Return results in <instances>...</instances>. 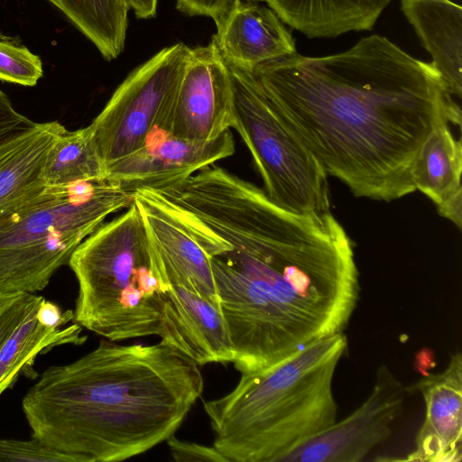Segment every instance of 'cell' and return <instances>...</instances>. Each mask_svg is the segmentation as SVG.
Segmentation results:
<instances>
[{
    "instance_id": "cell-1",
    "label": "cell",
    "mask_w": 462,
    "mask_h": 462,
    "mask_svg": "<svg viewBox=\"0 0 462 462\" xmlns=\"http://www.w3.org/2000/svg\"><path fill=\"white\" fill-rule=\"evenodd\" d=\"M209 257L241 374L344 333L360 300L354 244L330 213H299L217 165L171 195Z\"/></svg>"
},
{
    "instance_id": "cell-2",
    "label": "cell",
    "mask_w": 462,
    "mask_h": 462,
    "mask_svg": "<svg viewBox=\"0 0 462 462\" xmlns=\"http://www.w3.org/2000/svg\"><path fill=\"white\" fill-rule=\"evenodd\" d=\"M252 71L289 130L356 197L389 202L414 192L411 167L426 138L439 125H461L432 64L378 34Z\"/></svg>"
},
{
    "instance_id": "cell-3",
    "label": "cell",
    "mask_w": 462,
    "mask_h": 462,
    "mask_svg": "<svg viewBox=\"0 0 462 462\" xmlns=\"http://www.w3.org/2000/svg\"><path fill=\"white\" fill-rule=\"evenodd\" d=\"M203 389L199 365L177 349L105 338L48 367L22 408L32 437L74 462H116L174 435Z\"/></svg>"
},
{
    "instance_id": "cell-4",
    "label": "cell",
    "mask_w": 462,
    "mask_h": 462,
    "mask_svg": "<svg viewBox=\"0 0 462 462\" xmlns=\"http://www.w3.org/2000/svg\"><path fill=\"white\" fill-rule=\"evenodd\" d=\"M338 333L280 364L241 374L226 394L204 402L213 446L227 462H280L337 420L333 379L347 350Z\"/></svg>"
},
{
    "instance_id": "cell-5",
    "label": "cell",
    "mask_w": 462,
    "mask_h": 462,
    "mask_svg": "<svg viewBox=\"0 0 462 462\" xmlns=\"http://www.w3.org/2000/svg\"><path fill=\"white\" fill-rule=\"evenodd\" d=\"M68 264L79 283L77 324L111 341L160 336L171 285L161 275L134 202L88 236Z\"/></svg>"
},
{
    "instance_id": "cell-6",
    "label": "cell",
    "mask_w": 462,
    "mask_h": 462,
    "mask_svg": "<svg viewBox=\"0 0 462 462\" xmlns=\"http://www.w3.org/2000/svg\"><path fill=\"white\" fill-rule=\"evenodd\" d=\"M134 194L106 180L45 185L0 213V295L42 291L76 248Z\"/></svg>"
},
{
    "instance_id": "cell-7",
    "label": "cell",
    "mask_w": 462,
    "mask_h": 462,
    "mask_svg": "<svg viewBox=\"0 0 462 462\" xmlns=\"http://www.w3.org/2000/svg\"><path fill=\"white\" fill-rule=\"evenodd\" d=\"M226 64L235 129L252 154L267 196L294 212L329 211L328 175L322 166L283 123L253 71Z\"/></svg>"
},
{
    "instance_id": "cell-8",
    "label": "cell",
    "mask_w": 462,
    "mask_h": 462,
    "mask_svg": "<svg viewBox=\"0 0 462 462\" xmlns=\"http://www.w3.org/2000/svg\"><path fill=\"white\" fill-rule=\"evenodd\" d=\"M190 49L174 43L136 67L93 119L89 126L105 169L140 149L153 130L163 128Z\"/></svg>"
},
{
    "instance_id": "cell-9",
    "label": "cell",
    "mask_w": 462,
    "mask_h": 462,
    "mask_svg": "<svg viewBox=\"0 0 462 462\" xmlns=\"http://www.w3.org/2000/svg\"><path fill=\"white\" fill-rule=\"evenodd\" d=\"M406 386L385 365L365 402L345 419L284 456L280 462H359L392 434L403 410Z\"/></svg>"
},
{
    "instance_id": "cell-10",
    "label": "cell",
    "mask_w": 462,
    "mask_h": 462,
    "mask_svg": "<svg viewBox=\"0 0 462 462\" xmlns=\"http://www.w3.org/2000/svg\"><path fill=\"white\" fill-rule=\"evenodd\" d=\"M236 126L227 66L214 42L190 55L162 129L176 137L208 142Z\"/></svg>"
},
{
    "instance_id": "cell-11",
    "label": "cell",
    "mask_w": 462,
    "mask_h": 462,
    "mask_svg": "<svg viewBox=\"0 0 462 462\" xmlns=\"http://www.w3.org/2000/svg\"><path fill=\"white\" fill-rule=\"evenodd\" d=\"M236 151L231 131L208 142H193L156 128L137 151L106 167L105 180L126 192H164Z\"/></svg>"
},
{
    "instance_id": "cell-12",
    "label": "cell",
    "mask_w": 462,
    "mask_h": 462,
    "mask_svg": "<svg viewBox=\"0 0 462 462\" xmlns=\"http://www.w3.org/2000/svg\"><path fill=\"white\" fill-rule=\"evenodd\" d=\"M161 275L208 300L220 310L211 262L193 236L180 209L157 191L134 192Z\"/></svg>"
},
{
    "instance_id": "cell-13",
    "label": "cell",
    "mask_w": 462,
    "mask_h": 462,
    "mask_svg": "<svg viewBox=\"0 0 462 462\" xmlns=\"http://www.w3.org/2000/svg\"><path fill=\"white\" fill-rule=\"evenodd\" d=\"M408 393H420L425 417L414 449L404 461L460 462L462 460V355L453 353L446 368L427 373Z\"/></svg>"
},
{
    "instance_id": "cell-14",
    "label": "cell",
    "mask_w": 462,
    "mask_h": 462,
    "mask_svg": "<svg viewBox=\"0 0 462 462\" xmlns=\"http://www.w3.org/2000/svg\"><path fill=\"white\" fill-rule=\"evenodd\" d=\"M263 0H232L214 21L212 42L223 60L253 70L256 66L297 53L291 32Z\"/></svg>"
},
{
    "instance_id": "cell-15",
    "label": "cell",
    "mask_w": 462,
    "mask_h": 462,
    "mask_svg": "<svg viewBox=\"0 0 462 462\" xmlns=\"http://www.w3.org/2000/svg\"><path fill=\"white\" fill-rule=\"evenodd\" d=\"M160 342L199 365L233 363L235 352L222 311L201 296L178 285L165 293Z\"/></svg>"
},
{
    "instance_id": "cell-16",
    "label": "cell",
    "mask_w": 462,
    "mask_h": 462,
    "mask_svg": "<svg viewBox=\"0 0 462 462\" xmlns=\"http://www.w3.org/2000/svg\"><path fill=\"white\" fill-rule=\"evenodd\" d=\"M401 9L432 58L447 93L462 97V8L451 0H401Z\"/></svg>"
},
{
    "instance_id": "cell-17",
    "label": "cell",
    "mask_w": 462,
    "mask_h": 462,
    "mask_svg": "<svg viewBox=\"0 0 462 462\" xmlns=\"http://www.w3.org/2000/svg\"><path fill=\"white\" fill-rule=\"evenodd\" d=\"M73 317V311L62 312L56 304L41 296L0 348V396L40 353L54 346L81 345L86 341L80 325L62 328Z\"/></svg>"
},
{
    "instance_id": "cell-18",
    "label": "cell",
    "mask_w": 462,
    "mask_h": 462,
    "mask_svg": "<svg viewBox=\"0 0 462 462\" xmlns=\"http://www.w3.org/2000/svg\"><path fill=\"white\" fill-rule=\"evenodd\" d=\"M280 19L308 38L370 31L391 0H263Z\"/></svg>"
},
{
    "instance_id": "cell-19",
    "label": "cell",
    "mask_w": 462,
    "mask_h": 462,
    "mask_svg": "<svg viewBox=\"0 0 462 462\" xmlns=\"http://www.w3.org/2000/svg\"><path fill=\"white\" fill-rule=\"evenodd\" d=\"M65 129L58 121L36 123L0 145V213L45 186L49 152Z\"/></svg>"
},
{
    "instance_id": "cell-20",
    "label": "cell",
    "mask_w": 462,
    "mask_h": 462,
    "mask_svg": "<svg viewBox=\"0 0 462 462\" xmlns=\"http://www.w3.org/2000/svg\"><path fill=\"white\" fill-rule=\"evenodd\" d=\"M462 146L448 123L435 127L412 164L411 176L418 189L439 205L462 189Z\"/></svg>"
},
{
    "instance_id": "cell-21",
    "label": "cell",
    "mask_w": 462,
    "mask_h": 462,
    "mask_svg": "<svg viewBox=\"0 0 462 462\" xmlns=\"http://www.w3.org/2000/svg\"><path fill=\"white\" fill-rule=\"evenodd\" d=\"M106 60L124 51L129 9L124 0H49Z\"/></svg>"
},
{
    "instance_id": "cell-22",
    "label": "cell",
    "mask_w": 462,
    "mask_h": 462,
    "mask_svg": "<svg viewBox=\"0 0 462 462\" xmlns=\"http://www.w3.org/2000/svg\"><path fill=\"white\" fill-rule=\"evenodd\" d=\"M105 171L88 125L60 134L49 152L43 179L45 185L64 186L103 180Z\"/></svg>"
},
{
    "instance_id": "cell-23",
    "label": "cell",
    "mask_w": 462,
    "mask_h": 462,
    "mask_svg": "<svg viewBox=\"0 0 462 462\" xmlns=\"http://www.w3.org/2000/svg\"><path fill=\"white\" fill-rule=\"evenodd\" d=\"M42 63L17 39L0 32V80L23 86H35L42 77Z\"/></svg>"
},
{
    "instance_id": "cell-24",
    "label": "cell",
    "mask_w": 462,
    "mask_h": 462,
    "mask_svg": "<svg viewBox=\"0 0 462 462\" xmlns=\"http://www.w3.org/2000/svg\"><path fill=\"white\" fill-rule=\"evenodd\" d=\"M6 461L74 462L69 456L34 438L29 440L0 438V462Z\"/></svg>"
},
{
    "instance_id": "cell-25",
    "label": "cell",
    "mask_w": 462,
    "mask_h": 462,
    "mask_svg": "<svg viewBox=\"0 0 462 462\" xmlns=\"http://www.w3.org/2000/svg\"><path fill=\"white\" fill-rule=\"evenodd\" d=\"M172 458L178 462L215 461L227 462L226 458L214 447L177 439L174 435L167 440Z\"/></svg>"
},
{
    "instance_id": "cell-26",
    "label": "cell",
    "mask_w": 462,
    "mask_h": 462,
    "mask_svg": "<svg viewBox=\"0 0 462 462\" xmlns=\"http://www.w3.org/2000/svg\"><path fill=\"white\" fill-rule=\"evenodd\" d=\"M35 122L17 112L0 89V145L32 129Z\"/></svg>"
},
{
    "instance_id": "cell-27",
    "label": "cell",
    "mask_w": 462,
    "mask_h": 462,
    "mask_svg": "<svg viewBox=\"0 0 462 462\" xmlns=\"http://www.w3.org/2000/svg\"><path fill=\"white\" fill-rule=\"evenodd\" d=\"M40 298L41 296H36L32 293H21L0 314V348L15 328L35 306Z\"/></svg>"
},
{
    "instance_id": "cell-28",
    "label": "cell",
    "mask_w": 462,
    "mask_h": 462,
    "mask_svg": "<svg viewBox=\"0 0 462 462\" xmlns=\"http://www.w3.org/2000/svg\"><path fill=\"white\" fill-rule=\"evenodd\" d=\"M232 0H176V8L188 16H207L215 20Z\"/></svg>"
},
{
    "instance_id": "cell-29",
    "label": "cell",
    "mask_w": 462,
    "mask_h": 462,
    "mask_svg": "<svg viewBox=\"0 0 462 462\" xmlns=\"http://www.w3.org/2000/svg\"><path fill=\"white\" fill-rule=\"evenodd\" d=\"M438 212L453 222L458 228L462 226V189L456 192L439 205Z\"/></svg>"
},
{
    "instance_id": "cell-30",
    "label": "cell",
    "mask_w": 462,
    "mask_h": 462,
    "mask_svg": "<svg viewBox=\"0 0 462 462\" xmlns=\"http://www.w3.org/2000/svg\"><path fill=\"white\" fill-rule=\"evenodd\" d=\"M137 19H151L156 16L158 0H124Z\"/></svg>"
},
{
    "instance_id": "cell-31",
    "label": "cell",
    "mask_w": 462,
    "mask_h": 462,
    "mask_svg": "<svg viewBox=\"0 0 462 462\" xmlns=\"http://www.w3.org/2000/svg\"><path fill=\"white\" fill-rule=\"evenodd\" d=\"M18 295L19 294L0 295V314L14 302V300L18 297Z\"/></svg>"
}]
</instances>
